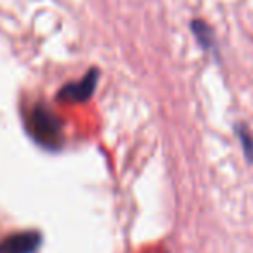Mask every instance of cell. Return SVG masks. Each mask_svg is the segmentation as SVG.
Segmentation results:
<instances>
[{"label":"cell","mask_w":253,"mask_h":253,"mask_svg":"<svg viewBox=\"0 0 253 253\" xmlns=\"http://www.w3.org/2000/svg\"><path fill=\"white\" fill-rule=\"evenodd\" d=\"M32 126L35 137L42 142L43 146L49 148H57L61 141V125L57 122V118L43 106L33 111L32 115Z\"/></svg>","instance_id":"obj_1"},{"label":"cell","mask_w":253,"mask_h":253,"mask_svg":"<svg viewBox=\"0 0 253 253\" xmlns=\"http://www.w3.org/2000/svg\"><path fill=\"white\" fill-rule=\"evenodd\" d=\"M97 80H99V71L90 70L78 84H70L61 88L59 99H66V101H73V102L87 101V99H90V95L94 94Z\"/></svg>","instance_id":"obj_2"},{"label":"cell","mask_w":253,"mask_h":253,"mask_svg":"<svg viewBox=\"0 0 253 253\" xmlns=\"http://www.w3.org/2000/svg\"><path fill=\"white\" fill-rule=\"evenodd\" d=\"M40 243L37 232H21L0 245V253H33Z\"/></svg>","instance_id":"obj_3"},{"label":"cell","mask_w":253,"mask_h":253,"mask_svg":"<svg viewBox=\"0 0 253 253\" xmlns=\"http://www.w3.org/2000/svg\"><path fill=\"white\" fill-rule=\"evenodd\" d=\"M193 32H194L198 42L201 43L203 49H210V47H213V33H211L210 26H208L205 21H201V19L193 21Z\"/></svg>","instance_id":"obj_4"},{"label":"cell","mask_w":253,"mask_h":253,"mask_svg":"<svg viewBox=\"0 0 253 253\" xmlns=\"http://www.w3.org/2000/svg\"><path fill=\"white\" fill-rule=\"evenodd\" d=\"M238 135H239V141L243 144V149H245V155L248 158V162H253V139L252 134L248 132L245 125L238 126Z\"/></svg>","instance_id":"obj_5"}]
</instances>
